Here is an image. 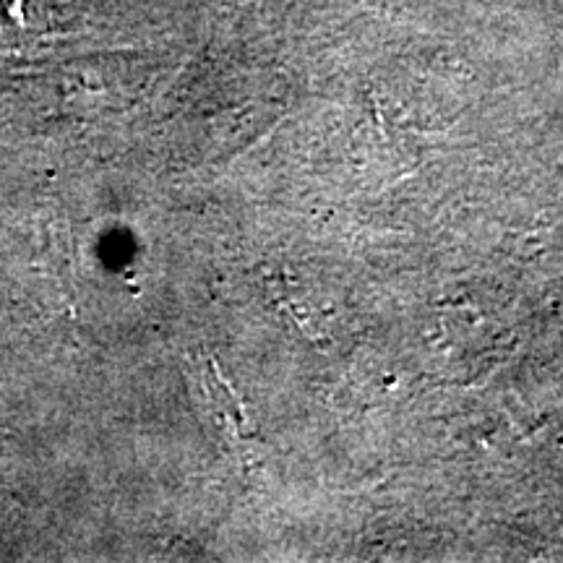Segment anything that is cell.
<instances>
[{
	"label": "cell",
	"mask_w": 563,
	"mask_h": 563,
	"mask_svg": "<svg viewBox=\"0 0 563 563\" xmlns=\"http://www.w3.org/2000/svg\"><path fill=\"white\" fill-rule=\"evenodd\" d=\"M42 0H0V45H11L45 26Z\"/></svg>",
	"instance_id": "cell-1"
}]
</instances>
